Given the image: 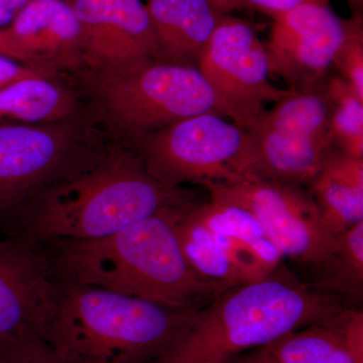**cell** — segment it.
Masks as SVG:
<instances>
[{
	"label": "cell",
	"instance_id": "cell-1",
	"mask_svg": "<svg viewBox=\"0 0 363 363\" xmlns=\"http://www.w3.org/2000/svg\"><path fill=\"white\" fill-rule=\"evenodd\" d=\"M194 201L185 188L168 187L150 175L130 147L112 143L32 196L9 227L13 236L33 245L97 240Z\"/></svg>",
	"mask_w": 363,
	"mask_h": 363
},
{
	"label": "cell",
	"instance_id": "cell-2",
	"mask_svg": "<svg viewBox=\"0 0 363 363\" xmlns=\"http://www.w3.org/2000/svg\"><path fill=\"white\" fill-rule=\"evenodd\" d=\"M196 202L162 210L105 238L40 247L56 279L169 307L200 309L233 286L200 277L182 250L176 223Z\"/></svg>",
	"mask_w": 363,
	"mask_h": 363
},
{
	"label": "cell",
	"instance_id": "cell-3",
	"mask_svg": "<svg viewBox=\"0 0 363 363\" xmlns=\"http://www.w3.org/2000/svg\"><path fill=\"white\" fill-rule=\"evenodd\" d=\"M351 307L357 306L301 281L281 264L264 278L227 289L193 313L152 363H226Z\"/></svg>",
	"mask_w": 363,
	"mask_h": 363
},
{
	"label": "cell",
	"instance_id": "cell-4",
	"mask_svg": "<svg viewBox=\"0 0 363 363\" xmlns=\"http://www.w3.org/2000/svg\"><path fill=\"white\" fill-rule=\"evenodd\" d=\"M197 310L56 279L38 338L61 363H152Z\"/></svg>",
	"mask_w": 363,
	"mask_h": 363
},
{
	"label": "cell",
	"instance_id": "cell-5",
	"mask_svg": "<svg viewBox=\"0 0 363 363\" xmlns=\"http://www.w3.org/2000/svg\"><path fill=\"white\" fill-rule=\"evenodd\" d=\"M68 73L75 82L71 87L84 101L86 118L104 126L121 145L188 117L218 113L197 66L145 59L82 66Z\"/></svg>",
	"mask_w": 363,
	"mask_h": 363
},
{
	"label": "cell",
	"instance_id": "cell-6",
	"mask_svg": "<svg viewBox=\"0 0 363 363\" xmlns=\"http://www.w3.org/2000/svg\"><path fill=\"white\" fill-rule=\"evenodd\" d=\"M124 145L168 187L259 180L252 135L214 112L182 119Z\"/></svg>",
	"mask_w": 363,
	"mask_h": 363
},
{
	"label": "cell",
	"instance_id": "cell-7",
	"mask_svg": "<svg viewBox=\"0 0 363 363\" xmlns=\"http://www.w3.org/2000/svg\"><path fill=\"white\" fill-rule=\"evenodd\" d=\"M105 145L85 116L50 124L0 123V226L11 225L32 196L77 171Z\"/></svg>",
	"mask_w": 363,
	"mask_h": 363
},
{
	"label": "cell",
	"instance_id": "cell-8",
	"mask_svg": "<svg viewBox=\"0 0 363 363\" xmlns=\"http://www.w3.org/2000/svg\"><path fill=\"white\" fill-rule=\"evenodd\" d=\"M247 131L255 143L259 180L307 187L336 150L324 84L302 92L289 90Z\"/></svg>",
	"mask_w": 363,
	"mask_h": 363
},
{
	"label": "cell",
	"instance_id": "cell-9",
	"mask_svg": "<svg viewBox=\"0 0 363 363\" xmlns=\"http://www.w3.org/2000/svg\"><path fill=\"white\" fill-rule=\"evenodd\" d=\"M220 116L250 130L267 105L286 96L271 82L267 45L248 21L223 14L197 62Z\"/></svg>",
	"mask_w": 363,
	"mask_h": 363
},
{
	"label": "cell",
	"instance_id": "cell-10",
	"mask_svg": "<svg viewBox=\"0 0 363 363\" xmlns=\"http://www.w3.org/2000/svg\"><path fill=\"white\" fill-rule=\"evenodd\" d=\"M210 200L247 210L284 259L311 269L337 247L341 234L327 225L304 186L255 180L206 187Z\"/></svg>",
	"mask_w": 363,
	"mask_h": 363
},
{
	"label": "cell",
	"instance_id": "cell-11",
	"mask_svg": "<svg viewBox=\"0 0 363 363\" xmlns=\"http://www.w3.org/2000/svg\"><path fill=\"white\" fill-rule=\"evenodd\" d=\"M271 18V74L297 92L323 85L340 48L363 28V16L340 18L326 2H308Z\"/></svg>",
	"mask_w": 363,
	"mask_h": 363
},
{
	"label": "cell",
	"instance_id": "cell-12",
	"mask_svg": "<svg viewBox=\"0 0 363 363\" xmlns=\"http://www.w3.org/2000/svg\"><path fill=\"white\" fill-rule=\"evenodd\" d=\"M56 286L40 245L0 238V345L38 337Z\"/></svg>",
	"mask_w": 363,
	"mask_h": 363
},
{
	"label": "cell",
	"instance_id": "cell-13",
	"mask_svg": "<svg viewBox=\"0 0 363 363\" xmlns=\"http://www.w3.org/2000/svg\"><path fill=\"white\" fill-rule=\"evenodd\" d=\"M82 32L83 66L159 59L142 0H71Z\"/></svg>",
	"mask_w": 363,
	"mask_h": 363
},
{
	"label": "cell",
	"instance_id": "cell-14",
	"mask_svg": "<svg viewBox=\"0 0 363 363\" xmlns=\"http://www.w3.org/2000/svg\"><path fill=\"white\" fill-rule=\"evenodd\" d=\"M6 32L33 66L52 74L83 66L80 21L68 0H30Z\"/></svg>",
	"mask_w": 363,
	"mask_h": 363
},
{
	"label": "cell",
	"instance_id": "cell-15",
	"mask_svg": "<svg viewBox=\"0 0 363 363\" xmlns=\"http://www.w3.org/2000/svg\"><path fill=\"white\" fill-rule=\"evenodd\" d=\"M191 206L179 217L176 229L186 259L200 277L238 286L274 272L260 257L257 248L260 238L247 242L211 233L186 215Z\"/></svg>",
	"mask_w": 363,
	"mask_h": 363
},
{
	"label": "cell",
	"instance_id": "cell-16",
	"mask_svg": "<svg viewBox=\"0 0 363 363\" xmlns=\"http://www.w3.org/2000/svg\"><path fill=\"white\" fill-rule=\"evenodd\" d=\"M159 59L197 65L223 14L209 0H147Z\"/></svg>",
	"mask_w": 363,
	"mask_h": 363
},
{
	"label": "cell",
	"instance_id": "cell-17",
	"mask_svg": "<svg viewBox=\"0 0 363 363\" xmlns=\"http://www.w3.org/2000/svg\"><path fill=\"white\" fill-rule=\"evenodd\" d=\"M346 310L330 321L286 333L226 363H363L341 328Z\"/></svg>",
	"mask_w": 363,
	"mask_h": 363
},
{
	"label": "cell",
	"instance_id": "cell-18",
	"mask_svg": "<svg viewBox=\"0 0 363 363\" xmlns=\"http://www.w3.org/2000/svg\"><path fill=\"white\" fill-rule=\"evenodd\" d=\"M82 116L75 91L52 74L23 78L0 89V123L50 124Z\"/></svg>",
	"mask_w": 363,
	"mask_h": 363
},
{
	"label": "cell",
	"instance_id": "cell-19",
	"mask_svg": "<svg viewBox=\"0 0 363 363\" xmlns=\"http://www.w3.org/2000/svg\"><path fill=\"white\" fill-rule=\"evenodd\" d=\"M306 188L336 234L363 222V157L334 150Z\"/></svg>",
	"mask_w": 363,
	"mask_h": 363
},
{
	"label": "cell",
	"instance_id": "cell-20",
	"mask_svg": "<svg viewBox=\"0 0 363 363\" xmlns=\"http://www.w3.org/2000/svg\"><path fill=\"white\" fill-rule=\"evenodd\" d=\"M309 269L313 285L359 307L363 293V222L344 231L335 250Z\"/></svg>",
	"mask_w": 363,
	"mask_h": 363
},
{
	"label": "cell",
	"instance_id": "cell-21",
	"mask_svg": "<svg viewBox=\"0 0 363 363\" xmlns=\"http://www.w3.org/2000/svg\"><path fill=\"white\" fill-rule=\"evenodd\" d=\"M330 104V133L334 147L350 156L363 157V99L337 74L324 83Z\"/></svg>",
	"mask_w": 363,
	"mask_h": 363
},
{
	"label": "cell",
	"instance_id": "cell-22",
	"mask_svg": "<svg viewBox=\"0 0 363 363\" xmlns=\"http://www.w3.org/2000/svg\"><path fill=\"white\" fill-rule=\"evenodd\" d=\"M186 215L211 233L241 241L257 240L267 238L259 220L247 210L229 203L214 201L197 202Z\"/></svg>",
	"mask_w": 363,
	"mask_h": 363
},
{
	"label": "cell",
	"instance_id": "cell-23",
	"mask_svg": "<svg viewBox=\"0 0 363 363\" xmlns=\"http://www.w3.org/2000/svg\"><path fill=\"white\" fill-rule=\"evenodd\" d=\"M333 69L363 99V28L344 43L334 59Z\"/></svg>",
	"mask_w": 363,
	"mask_h": 363
},
{
	"label": "cell",
	"instance_id": "cell-24",
	"mask_svg": "<svg viewBox=\"0 0 363 363\" xmlns=\"http://www.w3.org/2000/svg\"><path fill=\"white\" fill-rule=\"evenodd\" d=\"M0 363H61L40 339H21L0 345Z\"/></svg>",
	"mask_w": 363,
	"mask_h": 363
},
{
	"label": "cell",
	"instance_id": "cell-25",
	"mask_svg": "<svg viewBox=\"0 0 363 363\" xmlns=\"http://www.w3.org/2000/svg\"><path fill=\"white\" fill-rule=\"evenodd\" d=\"M215 9L222 14L234 11H257L269 18L291 11L308 2H326L330 0H209Z\"/></svg>",
	"mask_w": 363,
	"mask_h": 363
},
{
	"label": "cell",
	"instance_id": "cell-26",
	"mask_svg": "<svg viewBox=\"0 0 363 363\" xmlns=\"http://www.w3.org/2000/svg\"><path fill=\"white\" fill-rule=\"evenodd\" d=\"M40 74L55 75V74L43 70L38 67L30 66L28 64L23 63V62L0 55V89L16 82V81L21 80V79L32 77V76L40 75Z\"/></svg>",
	"mask_w": 363,
	"mask_h": 363
},
{
	"label": "cell",
	"instance_id": "cell-27",
	"mask_svg": "<svg viewBox=\"0 0 363 363\" xmlns=\"http://www.w3.org/2000/svg\"><path fill=\"white\" fill-rule=\"evenodd\" d=\"M0 55H4V56L9 57V58L33 66L30 64V59L28 58L25 52L21 51L18 45L13 42V40L11 39L6 30H0Z\"/></svg>",
	"mask_w": 363,
	"mask_h": 363
},
{
	"label": "cell",
	"instance_id": "cell-28",
	"mask_svg": "<svg viewBox=\"0 0 363 363\" xmlns=\"http://www.w3.org/2000/svg\"><path fill=\"white\" fill-rule=\"evenodd\" d=\"M16 16V14L2 0H0V28L13 23Z\"/></svg>",
	"mask_w": 363,
	"mask_h": 363
},
{
	"label": "cell",
	"instance_id": "cell-29",
	"mask_svg": "<svg viewBox=\"0 0 363 363\" xmlns=\"http://www.w3.org/2000/svg\"><path fill=\"white\" fill-rule=\"evenodd\" d=\"M345 1L350 6L353 18L363 16V0H345Z\"/></svg>",
	"mask_w": 363,
	"mask_h": 363
},
{
	"label": "cell",
	"instance_id": "cell-30",
	"mask_svg": "<svg viewBox=\"0 0 363 363\" xmlns=\"http://www.w3.org/2000/svg\"><path fill=\"white\" fill-rule=\"evenodd\" d=\"M14 13H18L30 0H2Z\"/></svg>",
	"mask_w": 363,
	"mask_h": 363
}]
</instances>
